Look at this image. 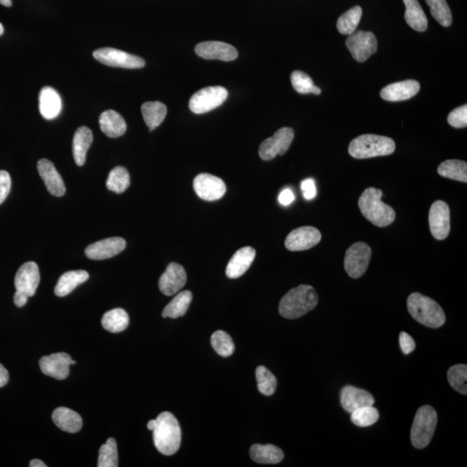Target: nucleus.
I'll list each match as a JSON object with an SVG mask.
<instances>
[{"label":"nucleus","mask_w":467,"mask_h":467,"mask_svg":"<svg viewBox=\"0 0 467 467\" xmlns=\"http://www.w3.org/2000/svg\"><path fill=\"white\" fill-rule=\"evenodd\" d=\"M250 457L259 464H278L283 461L284 453L274 445L255 444L250 451Z\"/></svg>","instance_id":"obj_28"},{"label":"nucleus","mask_w":467,"mask_h":467,"mask_svg":"<svg viewBox=\"0 0 467 467\" xmlns=\"http://www.w3.org/2000/svg\"><path fill=\"white\" fill-rule=\"evenodd\" d=\"M406 6L405 20L411 28L417 32H425L428 29V18L418 0H403Z\"/></svg>","instance_id":"obj_30"},{"label":"nucleus","mask_w":467,"mask_h":467,"mask_svg":"<svg viewBox=\"0 0 467 467\" xmlns=\"http://www.w3.org/2000/svg\"><path fill=\"white\" fill-rule=\"evenodd\" d=\"M228 91L224 87H206L191 96L189 107L192 113L205 114L220 107L228 98Z\"/></svg>","instance_id":"obj_7"},{"label":"nucleus","mask_w":467,"mask_h":467,"mask_svg":"<svg viewBox=\"0 0 467 467\" xmlns=\"http://www.w3.org/2000/svg\"><path fill=\"white\" fill-rule=\"evenodd\" d=\"M194 187L196 195L205 201H217L224 196L226 185L220 177L202 173L195 177Z\"/></svg>","instance_id":"obj_13"},{"label":"nucleus","mask_w":467,"mask_h":467,"mask_svg":"<svg viewBox=\"0 0 467 467\" xmlns=\"http://www.w3.org/2000/svg\"><path fill=\"white\" fill-rule=\"evenodd\" d=\"M102 325L103 328L109 332H123L129 325L128 314L121 309L110 310L103 315Z\"/></svg>","instance_id":"obj_33"},{"label":"nucleus","mask_w":467,"mask_h":467,"mask_svg":"<svg viewBox=\"0 0 467 467\" xmlns=\"http://www.w3.org/2000/svg\"><path fill=\"white\" fill-rule=\"evenodd\" d=\"M383 191L374 187L366 189L358 199V207L363 216L377 227H387L395 219L392 208L381 201Z\"/></svg>","instance_id":"obj_2"},{"label":"nucleus","mask_w":467,"mask_h":467,"mask_svg":"<svg viewBox=\"0 0 467 467\" xmlns=\"http://www.w3.org/2000/svg\"><path fill=\"white\" fill-rule=\"evenodd\" d=\"M395 143L386 136L363 135L352 140L349 146L351 157L358 159L379 157L394 153Z\"/></svg>","instance_id":"obj_5"},{"label":"nucleus","mask_w":467,"mask_h":467,"mask_svg":"<svg viewBox=\"0 0 467 467\" xmlns=\"http://www.w3.org/2000/svg\"><path fill=\"white\" fill-rule=\"evenodd\" d=\"M0 4L6 7H11L13 5L12 0H0Z\"/></svg>","instance_id":"obj_53"},{"label":"nucleus","mask_w":467,"mask_h":467,"mask_svg":"<svg viewBox=\"0 0 467 467\" xmlns=\"http://www.w3.org/2000/svg\"><path fill=\"white\" fill-rule=\"evenodd\" d=\"M340 402L343 409L351 414L360 407L373 406L375 398L365 389L348 385L341 391Z\"/></svg>","instance_id":"obj_20"},{"label":"nucleus","mask_w":467,"mask_h":467,"mask_svg":"<svg viewBox=\"0 0 467 467\" xmlns=\"http://www.w3.org/2000/svg\"><path fill=\"white\" fill-rule=\"evenodd\" d=\"M255 258V250L251 247H244L237 250L226 268V276L229 279L243 276L250 268Z\"/></svg>","instance_id":"obj_23"},{"label":"nucleus","mask_w":467,"mask_h":467,"mask_svg":"<svg viewBox=\"0 0 467 467\" xmlns=\"http://www.w3.org/2000/svg\"><path fill=\"white\" fill-rule=\"evenodd\" d=\"M29 466L31 467H46L47 466L44 464V463L42 461H40V459H33L31 462H29Z\"/></svg>","instance_id":"obj_51"},{"label":"nucleus","mask_w":467,"mask_h":467,"mask_svg":"<svg viewBox=\"0 0 467 467\" xmlns=\"http://www.w3.org/2000/svg\"><path fill=\"white\" fill-rule=\"evenodd\" d=\"M438 417L433 407L426 405L418 410L411 428V442L417 449L428 446L435 433Z\"/></svg>","instance_id":"obj_6"},{"label":"nucleus","mask_w":467,"mask_h":467,"mask_svg":"<svg viewBox=\"0 0 467 467\" xmlns=\"http://www.w3.org/2000/svg\"><path fill=\"white\" fill-rule=\"evenodd\" d=\"M27 295L24 294V292L16 291L14 295V303L18 307H23L25 306V304L27 303L29 299Z\"/></svg>","instance_id":"obj_49"},{"label":"nucleus","mask_w":467,"mask_h":467,"mask_svg":"<svg viewBox=\"0 0 467 467\" xmlns=\"http://www.w3.org/2000/svg\"><path fill=\"white\" fill-rule=\"evenodd\" d=\"M448 123L455 128H464L467 126V106L457 107L447 118Z\"/></svg>","instance_id":"obj_44"},{"label":"nucleus","mask_w":467,"mask_h":467,"mask_svg":"<svg viewBox=\"0 0 467 467\" xmlns=\"http://www.w3.org/2000/svg\"><path fill=\"white\" fill-rule=\"evenodd\" d=\"M447 380L452 388L456 391L466 395L467 366L466 365L452 366L447 372Z\"/></svg>","instance_id":"obj_40"},{"label":"nucleus","mask_w":467,"mask_h":467,"mask_svg":"<svg viewBox=\"0 0 467 467\" xmlns=\"http://www.w3.org/2000/svg\"><path fill=\"white\" fill-rule=\"evenodd\" d=\"M40 281L39 266L35 262H28L20 266L15 276V287L17 291L24 292L29 297L36 294Z\"/></svg>","instance_id":"obj_19"},{"label":"nucleus","mask_w":467,"mask_h":467,"mask_svg":"<svg viewBox=\"0 0 467 467\" xmlns=\"http://www.w3.org/2000/svg\"><path fill=\"white\" fill-rule=\"evenodd\" d=\"M39 110L46 120H54L61 113L62 100L60 95L53 88L43 87L39 94Z\"/></svg>","instance_id":"obj_24"},{"label":"nucleus","mask_w":467,"mask_h":467,"mask_svg":"<svg viewBox=\"0 0 467 467\" xmlns=\"http://www.w3.org/2000/svg\"><path fill=\"white\" fill-rule=\"evenodd\" d=\"M4 31H5V29H4V26L0 23V36L3 35Z\"/></svg>","instance_id":"obj_54"},{"label":"nucleus","mask_w":467,"mask_h":467,"mask_svg":"<svg viewBox=\"0 0 467 467\" xmlns=\"http://www.w3.org/2000/svg\"><path fill=\"white\" fill-rule=\"evenodd\" d=\"M90 274L84 270L67 272L60 277L55 287V295L58 297H65L69 295L78 287L87 281Z\"/></svg>","instance_id":"obj_29"},{"label":"nucleus","mask_w":467,"mask_h":467,"mask_svg":"<svg viewBox=\"0 0 467 467\" xmlns=\"http://www.w3.org/2000/svg\"><path fill=\"white\" fill-rule=\"evenodd\" d=\"M429 227L437 240H445L450 233V209L447 203L438 200L433 203L429 210Z\"/></svg>","instance_id":"obj_12"},{"label":"nucleus","mask_w":467,"mask_h":467,"mask_svg":"<svg viewBox=\"0 0 467 467\" xmlns=\"http://www.w3.org/2000/svg\"><path fill=\"white\" fill-rule=\"evenodd\" d=\"M107 188L117 194H123L130 185V176L128 170L122 166H117L111 170L107 180Z\"/></svg>","instance_id":"obj_36"},{"label":"nucleus","mask_w":467,"mask_h":467,"mask_svg":"<svg viewBox=\"0 0 467 467\" xmlns=\"http://www.w3.org/2000/svg\"><path fill=\"white\" fill-rule=\"evenodd\" d=\"M346 46L358 62H365L377 50V40L372 32L359 31L352 33L346 40Z\"/></svg>","instance_id":"obj_11"},{"label":"nucleus","mask_w":467,"mask_h":467,"mask_svg":"<svg viewBox=\"0 0 467 467\" xmlns=\"http://www.w3.org/2000/svg\"><path fill=\"white\" fill-rule=\"evenodd\" d=\"M318 302V295L314 287L309 285H300L291 289L281 299L280 314L288 320H295L313 310Z\"/></svg>","instance_id":"obj_1"},{"label":"nucleus","mask_w":467,"mask_h":467,"mask_svg":"<svg viewBox=\"0 0 467 467\" xmlns=\"http://www.w3.org/2000/svg\"><path fill=\"white\" fill-rule=\"evenodd\" d=\"M102 131L109 138H118L127 131L124 118L114 110H107L99 118Z\"/></svg>","instance_id":"obj_26"},{"label":"nucleus","mask_w":467,"mask_h":467,"mask_svg":"<svg viewBox=\"0 0 467 467\" xmlns=\"http://www.w3.org/2000/svg\"><path fill=\"white\" fill-rule=\"evenodd\" d=\"M12 188V180L6 170H0V205L7 198Z\"/></svg>","instance_id":"obj_45"},{"label":"nucleus","mask_w":467,"mask_h":467,"mask_svg":"<svg viewBox=\"0 0 467 467\" xmlns=\"http://www.w3.org/2000/svg\"><path fill=\"white\" fill-rule=\"evenodd\" d=\"M192 298L194 297H192L191 291L185 290L179 292L163 310L162 316L170 318L183 317L187 313Z\"/></svg>","instance_id":"obj_32"},{"label":"nucleus","mask_w":467,"mask_h":467,"mask_svg":"<svg viewBox=\"0 0 467 467\" xmlns=\"http://www.w3.org/2000/svg\"><path fill=\"white\" fill-rule=\"evenodd\" d=\"M432 16L444 27H449L453 22L449 6L446 0H426Z\"/></svg>","instance_id":"obj_37"},{"label":"nucleus","mask_w":467,"mask_h":467,"mask_svg":"<svg viewBox=\"0 0 467 467\" xmlns=\"http://www.w3.org/2000/svg\"><path fill=\"white\" fill-rule=\"evenodd\" d=\"M211 346L221 357L228 358L235 351V344L231 337L224 331L215 332L211 336Z\"/></svg>","instance_id":"obj_39"},{"label":"nucleus","mask_w":467,"mask_h":467,"mask_svg":"<svg viewBox=\"0 0 467 467\" xmlns=\"http://www.w3.org/2000/svg\"><path fill=\"white\" fill-rule=\"evenodd\" d=\"M196 55L206 60L231 62L238 57V51L231 44L218 41L200 43L195 48Z\"/></svg>","instance_id":"obj_16"},{"label":"nucleus","mask_w":467,"mask_h":467,"mask_svg":"<svg viewBox=\"0 0 467 467\" xmlns=\"http://www.w3.org/2000/svg\"><path fill=\"white\" fill-rule=\"evenodd\" d=\"M291 83L295 90L299 94L320 95V88L315 86L313 79L305 72L295 70L291 75Z\"/></svg>","instance_id":"obj_38"},{"label":"nucleus","mask_w":467,"mask_h":467,"mask_svg":"<svg viewBox=\"0 0 467 467\" xmlns=\"http://www.w3.org/2000/svg\"><path fill=\"white\" fill-rule=\"evenodd\" d=\"M399 341L400 346H401V349L405 355L412 353L415 347H417L413 337L405 332L400 333Z\"/></svg>","instance_id":"obj_46"},{"label":"nucleus","mask_w":467,"mask_h":467,"mask_svg":"<svg viewBox=\"0 0 467 467\" xmlns=\"http://www.w3.org/2000/svg\"><path fill=\"white\" fill-rule=\"evenodd\" d=\"M72 357L65 352L46 356L40 359L41 372L44 375L57 380H65L69 377L70 365H75Z\"/></svg>","instance_id":"obj_14"},{"label":"nucleus","mask_w":467,"mask_h":467,"mask_svg":"<svg viewBox=\"0 0 467 467\" xmlns=\"http://www.w3.org/2000/svg\"><path fill=\"white\" fill-rule=\"evenodd\" d=\"M94 57L102 64L123 69H142L146 65L144 59L114 48H102L93 53Z\"/></svg>","instance_id":"obj_9"},{"label":"nucleus","mask_w":467,"mask_h":467,"mask_svg":"<svg viewBox=\"0 0 467 467\" xmlns=\"http://www.w3.org/2000/svg\"><path fill=\"white\" fill-rule=\"evenodd\" d=\"M156 427V420H151L147 424V428L151 430V431H154V429Z\"/></svg>","instance_id":"obj_52"},{"label":"nucleus","mask_w":467,"mask_h":467,"mask_svg":"<svg viewBox=\"0 0 467 467\" xmlns=\"http://www.w3.org/2000/svg\"><path fill=\"white\" fill-rule=\"evenodd\" d=\"M407 311L419 323L429 328H439L446 322V315L438 303L419 292H413L407 302Z\"/></svg>","instance_id":"obj_4"},{"label":"nucleus","mask_w":467,"mask_h":467,"mask_svg":"<svg viewBox=\"0 0 467 467\" xmlns=\"http://www.w3.org/2000/svg\"><path fill=\"white\" fill-rule=\"evenodd\" d=\"M187 276L184 269L177 263H170L158 281L163 295L172 296L177 294L187 284Z\"/></svg>","instance_id":"obj_18"},{"label":"nucleus","mask_w":467,"mask_h":467,"mask_svg":"<svg viewBox=\"0 0 467 467\" xmlns=\"http://www.w3.org/2000/svg\"><path fill=\"white\" fill-rule=\"evenodd\" d=\"M255 376H257L259 391L266 396L273 395L277 387V379L273 374L266 367L259 366L255 372Z\"/></svg>","instance_id":"obj_41"},{"label":"nucleus","mask_w":467,"mask_h":467,"mask_svg":"<svg viewBox=\"0 0 467 467\" xmlns=\"http://www.w3.org/2000/svg\"><path fill=\"white\" fill-rule=\"evenodd\" d=\"M379 419V412L373 406L360 407L351 413V420L358 427H370L376 424Z\"/></svg>","instance_id":"obj_43"},{"label":"nucleus","mask_w":467,"mask_h":467,"mask_svg":"<svg viewBox=\"0 0 467 467\" xmlns=\"http://www.w3.org/2000/svg\"><path fill=\"white\" fill-rule=\"evenodd\" d=\"M295 138L294 129L283 128L274 133L271 138L264 140L259 148V157L263 161H272L277 155H284L291 147Z\"/></svg>","instance_id":"obj_10"},{"label":"nucleus","mask_w":467,"mask_h":467,"mask_svg":"<svg viewBox=\"0 0 467 467\" xmlns=\"http://www.w3.org/2000/svg\"><path fill=\"white\" fill-rule=\"evenodd\" d=\"M93 142V133L90 128H78L73 139V156L76 164L83 166L86 162L87 153Z\"/></svg>","instance_id":"obj_27"},{"label":"nucleus","mask_w":467,"mask_h":467,"mask_svg":"<svg viewBox=\"0 0 467 467\" xmlns=\"http://www.w3.org/2000/svg\"><path fill=\"white\" fill-rule=\"evenodd\" d=\"M52 420L62 431L75 433L79 432L83 427V420L80 414L68 407H60L54 410Z\"/></svg>","instance_id":"obj_25"},{"label":"nucleus","mask_w":467,"mask_h":467,"mask_svg":"<svg viewBox=\"0 0 467 467\" xmlns=\"http://www.w3.org/2000/svg\"><path fill=\"white\" fill-rule=\"evenodd\" d=\"M39 175L51 195L62 196L65 194L66 187L60 174L55 169L53 163L46 158L40 159L38 163Z\"/></svg>","instance_id":"obj_22"},{"label":"nucleus","mask_w":467,"mask_h":467,"mask_svg":"<svg viewBox=\"0 0 467 467\" xmlns=\"http://www.w3.org/2000/svg\"><path fill=\"white\" fill-rule=\"evenodd\" d=\"M99 467H117L118 451L116 440L109 438L103 444L99 450Z\"/></svg>","instance_id":"obj_42"},{"label":"nucleus","mask_w":467,"mask_h":467,"mask_svg":"<svg viewBox=\"0 0 467 467\" xmlns=\"http://www.w3.org/2000/svg\"><path fill=\"white\" fill-rule=\"evenodd\" d=\"M154 441L159 453L170 456L176 454L181 444V428L175 417L170 412H163L156 419Z\"/></svg>","instance_id":"obj_3"},{"label":"nucleus","mask_w":467,"mask_h":467,"mask_svg":"<svg viewBox=\"0 0 467 467\" xmlns=\"http://www.w3.org/2000/svg\"><path fill=\"white\" fill-rule=\"evenodd\" d=\"M438 173L441 177H447V179L466 183V162L458 161V159H449V161H444L439 165Z\"/></svg>","instance_id":"obj_34"},{"label":"nucleus","mask_w":467,"mask_h":467,"mask_svg":"<svg viewBox=\"0 0 467 467\" xmlns=\"http://www.w3.org/2000/svg\"><path fill=\"white\" fill-rule=\"evenodd\" d=\"M321 233L311 226L294 229L285 241V246L290 251H304L316 246L321 241Z\"/></svg>","instance_id":"obj_15"},{"label":"nucleus","mask_w":467,"mask_h":467,"mask_svg":"<svg viewBox=\"0 0 467 467\" xmlns=\"http://www.w3.org/2000/svg\"><path fill=\"white\" fill-rule=\"evenodd\" d=\"M372 255V248L365 243H356L348 248L344 257V269L348 276L353 279L362 277L368 269Z\"/></svg>","instance_id":"obj_8"},{"label":"nucleus","mask_w":467,"mask_h":467,"mask_svg":"<svg viewBox=\"0 0 467 467\" xmlns=\"http://www.w3.org/2000/svg\"><path fill=\"white\" fill-rule=\"evenodd\" d=\"M9 381V372L1 363H0V388L6 386Z\"/></svg>","instance_id":"obj_50"},{"label":"nucleus","mask_w":467,"mask_h":467,"mask_svg":"<svg viewBox=\"0 0 467 467\" xmlns=\"http://www.w3.org/2000/svg\"><path fill=\"white\" fill-rule=\"evenodd\" d=\"M295 196L290 189H285L279 195V202L281 205L288 206L295 201Z\"/></svg>","instance_id":"obj_48"},{"label":"nucleus","mask_w":467,"mask_h":467,"mask_svg":"<svg viewBox=\"0 0 467 467\" xmlns=\"http://www.w3.org/2000/svg\"><path fill=\"white\" fill-rule=\"evenodd\" d=\"M302 190L304 198L306 200H311L317 195L316 185L313 180L307 179L302 183Z\"/></svg>","instance_id":"obj_47"},{"label":"nucleus","mask_w":467,"mask_h":467,"mask_svg":"<svg viewBox=\"0 0 467 467\" xmlns=\"http://www.w3.org/2000/svg\"><path fill=\"white\" fill-rule=\"evenodd\" d=\"M142 112L147 127L150 131H153L164 121L168 114V107L162 102H147L143 104Z\"/></svg>","instance_id":"obj_31"},{"label":"nucleus","mask_w":467,"mask_h":467,"mask_svg":"<svg viewBox=\"0 0 467 467\" xmlns=\"http://www.w3.org/2000/svg\"><path fill=\"white\" fill-rule=\"evenodd\" d=\"M362 14L361 7L357 6L340 16L337 22V28L341 34L351 35L354 33L360 23Z\"/></svg>","instance_id":"obj_35"},{"label":"nucleus","mask_w":467,"mask_h":467,"mask_svg":"<svg viewBox=\"0 0 467 467\" xmlns=\"http://www.w3.org/2000/svg\"><path fill=\"white\" fill-rule=\"evenodd\" d=\"M127 243L121 237H111V238L98 241L85 250L87 257L95 261H102L116 257L125 250Z\"/></svg>","instance_id":"obj_17"},{"label":"nucleus","mask_w":467,"mask_h":467,"mask_svg":"<svg viewBox=\"0 0 467 467\" xmlns=\"http://www.w3.org/2000/svg\"><path fill=\"white\" fill-rule=\"evenodd\" d=\"M421 85L414 80H406L388 85L381 90V97L388 102L406 101L418 94Z\"/></svg>","instance_id":"obj_21"}]
</instances>
